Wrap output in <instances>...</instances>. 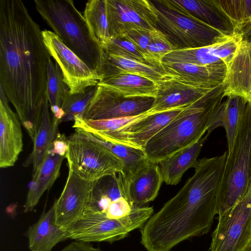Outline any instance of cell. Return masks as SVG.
I'll use <instances>...</instances> for the list:
<instances>
[{"label":"cell","mask_w":251,"mask_h":251,"mask_svg":"<svg viewBox=\"0 0 251 251\" xmlns=\"http://www.w3.org/2000/svg\"><path fill=\"white\" fill-rule=\"evenodd\" d=\"M21 0H0V87L32 142L40 128L51 55Z\"/></svg>","instance_id":"obj_1"},{"label":"cell","mask_w":251,"mask_h":251,"mask_svg":"<svg viewBox=\"0 0 251 251\" xmlns=\"http://www.w3.org/2000/svg\"><path fill=\"white\" fill-rule=\"evenodd\" d=\"M227 152L198 160L183 187L141 228L148 251H169L189 238L206 234L214 216Z\"/></svg>","instance_id":"obj_2"},{"label":"cell","mask_w":251,"mask_h":251,"mask_svg":"<svg viewBox=\"0 0 251 251\" xmlns=\"http://www.w3.org/2000/svg\"><path fill=\"white\" fill-rule=\"evenodd\" d=\"M224 98L223 83L184 108L146 144L143 151L149 160L158 164L199 140Z\"/></svg>","instance_id":"obj_3"},{"label":"cell","mask_w":251,"mask_h":251,"mask_svg":"<svg viewBox=\"0 0 251 251\" xmlns=\"http://www.w3.org/2000/svg\"><path fill=\"white\" fill-rule=\"evenodd\" d=\"M34 3L38 12L53 32L99 74L104 51L74 1L35 0Z\"/></svg>","instance_id":"obj_4"},{"label":"cell","mask_w":251,"mask_h":251,"mask_svg":"<svg viewBox=\"0 0 251 251\" xmlns=\"http://www.w3.org/2000/svg\"><path fill=\"white\" fill-rule=\"evenodd\" d=\"M251 187V102H248L233 146L227 152L218 196V217L232 208Z\"/></svg>","instance_id":"obj_5"},{"label":"cell","mask_w":251,"mask_h":251,"mask_svg":"<svg viewBox=\"0 0 251 251\" xmlns=\"http://www.w3.org/2000/svg\"><path fill=\"white\" fill-rule=\"evenodd\" d=\"M150 1L156 16V28L176 50L209 46L230 37L176 6L170 0Z\"/></svg>","instance_id":"obj_6"},{"label":"cell","mask_w":251,"mask_h":251,"mask_svg":"<svg viewBox=\"0 0 251 251\" xmlns=\"http://www.w3.org/2000/svg\"><path fill=\"white\" fill-rule=\"evenodd\" d=\"M152 207H135L120 219L85 210L81 216L66 229L68 239L85 242H106L110 244L127 237L132 230L141 228L152 215Z\"/></svg>","instance_id":"obj_7"},{"label":"cell","mask_w":251,"mask_h":251,"mask_svg":"<svg viewBox=\"0 0 251 251\" xmlns=\"http://www.w3.org/2000/svg\"><path fill=\"white\" fill-rule=\"evenodd\" d=\"M68 168L89 181L122 171V161L90 134L79 129L68 137Z\"/></svg>","instance_id":"obj_8"},{"label":"cell","mask_w":251,"mask_h":251,"mask_svg":"<svg viewBox=\"0 0 251 251\" xmlns=\"http://www.w3.org/2000/svg\"><path fill=\"white\" fill-rule=\"evenodd\" d=\"M135 207L130 196L128 178L122 171L92 182L85 210L120 219L129 214Z\"/></svg>","instance_id":"obj_9"},{"label":"cell","mask_w":251,"mask_h":251,"mask_svg":"<svg viewBox=\"0 0 251 251\" xmlns=\"http://www.w3.org/2000/svg\"><path fill=\"white\" fill-rule=\"evenodd\" d=\"M251 240V187L232 208L218 217L210 251H242Z\"/></svg>","instance_id":"obj_10"},{"label":"cell","mask_w":251,"mask_h":251,"mask_svg":"<svg viewBox=\"0 0 251 251\" xmlns=\"http://www.w3.org/2000/svg\"><path fill=\"white\" fill-rule=\"evenodd\" d=\"M42 32L45 44L59 66L71 94L81 92L98 84L101 78L96 71L77 56L53 31L45 29Z\"/></svg>","instance_id":"obj_11"},{"label":"cell","mask_w":251,"mask_h":251,"mask_svg":"<svg viewBox=\"0 0 251 251\" xmlns=\"http://www.w3.org/2000/svg\"><path fill=\"white\" fill-rule=\"evenodd\" d=\"M110 37H120L127 31L139 29L152 31L156 19L148 0H104Z\"/></svg>","instance_id":"obj_12"},{"label":"cell","mask_w":251,"mask_h":251,"mask_svg":"<svg viewBox=\"0 0 251 251\" xmlns=\"http://www.w3.org/2000/svg\"><path fill=\"white\" fill-rule=\"evenodd\" d=\"M154 101V98H126L98 86L96 94L82 116L76 117L98 121L134 116L149 111Z\"/></svg>","instance_id":"obj_13"},{"label":"cell","mask_w":251,"mask_h":251,"mask_svg":"<svg viewBox=\"0 0 251 251\" xmlns=\"http://www.w3.org/2000/svg\"><path fill=\"white\" fill-rule=\"evenodd\" d=\"M186 106L159 112L150 109L140 118L113 132L104 135L93 136L102 140L143 150L148 141Z\"/></svg>","instance_id":"obj_14"},{"label":"cell","mask_w":251,"mask_h":251,"mask_svg":"<svg viewBox=\"0 0 251 251\" xmlns=\"http://www.w3.org/2000/svg\"><path fill=\"white\" fill-rule=\"evenodd\" d=\"M68 149V137L59 133L39 169L32 176L24 205L25 212L34 209L44 192L52 187L59 177Z\"/></svg>","instance_id":"obj_15"},{"label":"cell","mask_w":251,"mask_h":251,"mask_svg":"<svg viewBox=\"0 0 251 251\" xmlns=\"http://www.w3.org/2000/svg\"><path fill=\"white\" fill-rule=\"evenodd\" d=\"M92 182L85 180L69 168L64 188L54 203L55 222L66 230L82 214L88 202Z\"/></svg>","instance_id":"obj_16"},{"label":"cell","mask_w":251,"mask_h":251,"mask_svg":"<svg viewBox=\"0 0 251 251\" xmlns=\"http://www.w3.org/2000/svg\"><path fill=\"white\" fill-rule=\"evenodd\" d=\"M0 87V167L13 166L23 148L22 124Z\"/></svg>","instance_id":"obj_17"},{"label":"cell","mask_w":251,"mask_h":251,"mask_svg":"<svg viewBox=\"0 0 251 251\" xmlns=\"http://www.w3.org/2000/svg\"><path fill=\"white\" fill-rule=\"evenodd\" d=\"M157 85V95L151 109L155 112L189 105L214 88L196 86L170 76Z\"/></svg>","instance_id":"obj_18"},{"label":"cell","mask_w":251,"mask_h":251,"mask_svg":"<svg viewBox=\"0 0 251 251\" xmlns=\"http://www.w3.org/2000/svg\"><path fill=\"white\" fill-rule=\"evenodd\" d=\"M163 66L170 76L205 88H214L223 83L227 72L224 63L205 66L190 63L163 64Z\"/></svg>","instance_id":"obj_19"},{"label":"cell","mask_w":251,"mask_h":251,"mask_svg":"<svg viewBox=\"0 0 251 251\" xmlns=\"http://www.w3.org/2000/svg\"><path fill=\"white\" fill-rule=\"evenodd\" d=\"M226 67L223 82L225 97L237 95L251 102V43L240 41L237 51Z\"/></svg>","instance_id":"obj_20"},{"label":"cell","mask_w":251,"mask_h":251,"mask_svg":"<svg viewBox=\"0 0 251 251\" xmlns=\"http://www.w3.org/2000/svg\"><path fill=\"white\" fill-rule=\"evenodd\" d=\"M30 251H52L59 243L69 239L66 230L56 224L54 204L45 208L38 221L25 233Z\"/></svg>","instance_id":"obj_21"},{"label":"cell","mask_w":251,"mask_h":251,"mask_svg":"<svg viewBox=\"0 0 251 251\" xmlns=\"http://www.w3.org/2000/svg\"><path fill=\"white\" fill-rule=\"evenodd\" d=\"M171 2L207 25L231 36L235 25L216 0H170Z\"/></svg>","instance_id":"obj_22"},{"label":"cell","mask_w":251,"mask_h":251,"mask_svg":"<svg viewBox=\"0 0 251 251\" xmlns=\"http://www.w3.org/2000/svg\"><path fill=\"white\" fill-rule=\"evenodd\" d=\"M248 101L237 95H231L221 102L214 113L207 129L209 134L214 129L225 128L230 150L233 143Z\"/></svg>","instance_id":"obj_23"},{"label":"cell","mask_w":251,"mask_h":251,"mask_svg":"<svg viewBox=\"0 0 251 251\" xmlns=\"http://www.w3.org/2000/svg\"><path fill=\"white\" fill-rule=\"evenodd\" d=\"M129 190L133 205L142 207L157 196L163 182L158 164L150 162L128 178Z\"/></svg>","instance_id":"obj_24"},{"label":"cell","mask_w":251,"mask_h":251,"mask_svg":"<svg viewBox=\"0 0 251 251\" xmlns=\"http://www.w3.org/2000/svg\"><path fill=\"white\" fill-rule=\"evenodd\" d=\"M208 135L206 133L195 143L158 163L163 182L168 185H176L186 171L196 166L198 162L197 158Z\"/></svg>","instance_id":"obj_25"},{"label":"cell","mask_w":251,"mask_h":251,"mask_svg":"<svg viewBox=\"0 0 251 251\" xmlns=\"http://www.w3.org/2000/svg\"><path fill=\"white\" fill-rule=\"evenodd\" d=\"M49 107L46 96L43 106L41 126L33 142V150L24 164L25 166L32 165V176L39 169L59 133L58 126L60 121L51 116Z\"/></svg>","instance_id":"obj_26"},{"label":"cell","mask_w":251,"mask_h":251,"mask_svg":"<svg viewBox=\"0 0 251 251\" xmlns=\"http://www.w3.org/2000/svg\"><path fill=\"white\" fill-rule=\"evenodd\" d=\"M126 98H155L158 85L153 81L138 75L119 73L101 79L98 84Z\"/></svg>","instance_id":"obj_27"},{"label":"cell","mask_w":251,"mask_h":251,"mask_svg":"<svg viewBox=\"0 0 251 251\" xmlns=\"http://www.w3.org/2000/svg\"><path fill=\"white\" fill-rule=\"evenodd\" d=\"M119 73H129L143 76L157 84L166 76H169L158 68L149 64L125 56L104 52L99 72L100 80Z\"/></svg>","instance_id":"obj_28"},{"label":"cell","mask_w":251,"mask_h":251,"mask_svg":"<svg viewBox=\"0 0 251 251\" xmlns=\"http://www.w3.org/2000/svg\"><path fill=\"white\" fill-rule=\"evenodd\" d=\"M69 90L59 66L50 59L47 71L46 95L52 116L60 122L64 116L62 105Z\"/></svg>","instance_id":"obj_29"},{"label":"cell","mask_w":251,"mask_h":251,"mask_svg":"<svg viewBox=\"0 0 251 251\" xmlns=\"http://www.w3.org/2000/svg\"><path fill=\"white\" fill-rule=\"evenodd\" d=\"M83 16L94 37L103 50L110 38L104 0H88L85 4Z\"/></svg>","instance_id":"obj_30"},{"label":"cell","mask_w":251,"mask_h":251,"mask_svg":"<svg viewBox=\"0 0 251 251\" xmlns=\"http://www.w3.org/2000/svg\"><path fill=\"white\" fill-rule=\"evenodd\" d=\"M93 137L122 161L124 166L123 171L128 178L150 162L142 150Z\"/></svg>","instance_id":"obj_31"},{"label":"cell","mask_w":251,"mask_h":251,"mask_svg":"<svg viewBox=\"0 0 251 251\" xmlns=\"http://www.w3.org/2000/svg\"><path fill=\"white\" fill-rule=\"evenodd\" d=\"M98 85L89 87L83 91L75 94L69 92L63 102L61 109L64 116L60 123L75 121L76 116L81 117L96 94Z\"/></svg>","instance_id":"obj_32"},{"label":"cell","mask_w":251,"mask_h":251,"mask_svg":"<svg viewBox=\"0 0 251 251\" xmlns=\"http://www.w3.org/2000/svg\"><path fill=\"white\" fill-rule=\"evenodd\" d=\"M175 50L176 48L161 31L155 28L150 32L148 55L154 67L165 72L162 59L167 54Z\"/></svg>","instance_id":"obj_33"},{"label":"cell","mask_w":251,"mask_h":251,"mask_svg":"<svg viewBox=\"0 0 251 251\" xmlns=\"http://www.w3.org/2000/svg\"><path fill=\"white\" fill-rule=\"evenodd\" d=\"M103 51L108 54L125 56L151 65L146 55L123 37H110Z\"/></svg>","instance_id":"obj_34"},{"label":"cell","mask_w":251,"mask_h":251,"mask_svg":"<svg viewBox=\"0 0 251 251\" xmlns=\"http://www.w3.org/2000/svg\"><path fill=\"white\" fill-rule=\"evenodd\" d=\"M222 9L235 25L251 20V0H216Z\"/></svg>","instance_id":"obj_35"},{"label":"cell","mask_w":251,"mask_h":251,"mask_svg":"<svg viewBox=\"0 0 251 251\" xmlns=\"http://www.w3.org/2000/svg\"><path fill=\"white\" fill-rule=\"evenodd\" d=\"M240 41L235 35L213 45L212 53L226 66L230 63L239 48Z\"/></svg>","instance_id":"obj_36"},{"label":"cell","mask_w":251,"mask_h":251,"mask_svg":"<svg viewBox=\"0 0 251 251\" xmlns=\"http://www.w3.org/2000/svg\"><path fill=\"white\" fill-rule=\"evenodd\" d=\"M151 31L143 29H132L127 31L120 37L125 38L134 45L146 55L151 65L153 66L148 55V48Z\"/></svg>","instance_id":"obj_37"},{"label":"cell","mask_w":251,"mask_h":251,"mask_svg":"<svg viewBox=\"0 0 251 251\" xmlns=\"http://www.w3.org/2000/svg\"><path fill=\"white\" fill-rule=\"evenodd\" d=\"M234 35L240 42L251 43V20L236 27Z\"/></svg>","instance_id":"obj_38"},{"label":"cell","mask_w":251,"mask_h":251,"mask_svg":"<svg viewBox=\"0 0 251 251\" xmlns=\"http://www.w3.org/2000/svg\"><path fill=\"white\" fill-rule=\"evenodd\" d=\"M61 251H102L100 248H95L90 243L75 241Z\"/></svg>","instance_id":"obj_39"},{"label":"cell","mask_w":251,"mask_h":251,"mask_svg":"<svg viewBox=\"0 0 251 251\" xmlns=\"http://www.w3.org/2000/svg\"><path fill=\"white\" fill-rule=\"evenodd\" d=\"M242 251H251V240Z\"/></svg>","instance_id":"obj_40"}]
</instances>
